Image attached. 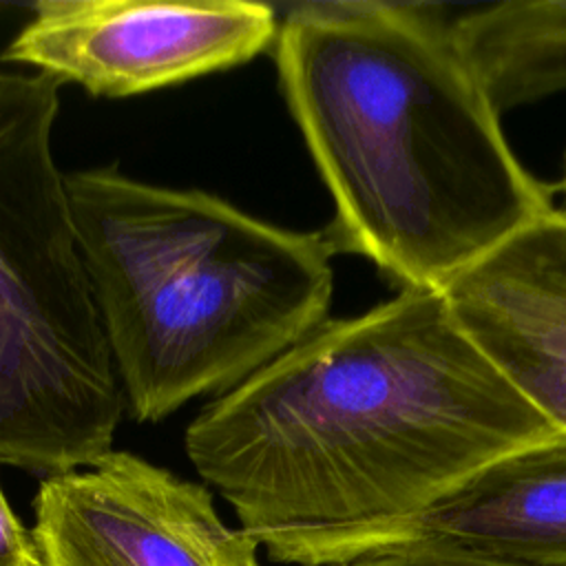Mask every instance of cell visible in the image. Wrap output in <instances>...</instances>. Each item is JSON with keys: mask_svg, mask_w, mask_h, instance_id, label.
<instances>
[{"mask_svg": "<svg viewBox=\"0 0 566 566\" xmlns=\"http://www.w3.org/2000/svg\"><path fill=\"white\" fill-rule=\"evenodd\" d=\"M557 433L471 343L442 292L400 290L321 323L217 396L184 444L272 562L327 566Z\"/></svg>", "mask_w": 566, "mask_h": 566, "instance_id": "1", "label": "cell"}, {"mask_svg": "<svg viewBox=\"0 0 566 566\" xmlns=\"http://www.w3.org/2000/svg\"><path fill=\"white\" fill-rule=\"evenodd\" d=\"M436 4L305 2L279 18L281 93L334 199L336 252L442 292L553 212Z\"/></svg>", "mask_w": 566, "mask_h": 566, "instance_id": "2", "label": "cell"}, {"mask_svg": "<svg viewBox=\"0 0 566 566\" xmlns=\"http://www.w3.org/2000/svg\"><path fill=\"white\" fill-rule=\"evenodd\" d=\"M126 413L159 422L226 394L327 318L334 241L117 164L64 172Z\"/></svg>", "mask_w": 566, "mask_h": 566, "instance_id": "3", "label": "cell"}, {"mask_svg": "<svg viewBox=\"0 0 566 566\" xmlns=\"http://www.w3.org/2000/svg\"><path fill=\"white\" fill-rule=\"evenodd\" d=\"M60 86L0 71V464L44 475L108 453L126 411L53 155Z\"/></svg>", "mask_w": 566, "mask_h": 566, "instance_id": "4", "label": "cell"}, {"mask_svg": "<svg viewBox=\"0 0 566 566\" xmlns=\"http://www.w3.org/2000/svg\"><path fill=\"white\" fill-rule=\"evenodd\" d=\"M274 7L245 0H42L0 53L95 97H130L239 66L276 40Z\"/></svg>", "mask_w": 566, "mask_h": 566, "instance_id": "5", "label": "cell"}, {"mask_svg": "<svg viewBox=\"0 0 566 566\" xmlns=\"http://www.w3.org/2000/svg\"><path fill=\"white\" fill-rule=\"evenodd\" d=\"M38 566H261L212 493L130 451L46 475L33 500Z\"/></svg>", "mask_w": 566, "mask_h": 566, "instance_id": "6", "label": "cell"}, {"mask_svg": "<svg viewBox=\"0 0 566 566\" xmlns=\"http://www.w3.org/2000/svg\"><path fill=\"white\" fill-rule=\"evenodd\" d=\"M442 296L500 376L566 433V210L513 234Z\"/></svg>", "mask_w": 566, "mask_h": 566, "instance_id": "7", "label": "cell"}, {"mask_svg": "<svg viewBox=\"0 0 566 566\" xmlns=\"http://www.w3.org/2000/svg\"><path fill=\"white\" fill-rule=\"evenodd\" d=\"M405 548L566 566V433L497 458L418 515L343 546L327 566Z\"/></svg>", "mask_w": 566, "mask_h": 566, "instance_id": "8", "label": "cell"}, {"mask_svg": "<svg viewBox=\"0 0 566 566\" xmlns=\"http://www.w3.org/2000/svg\"><path fill=\"white\" fill-rule=\"evenodd\" d=\"M451 38L497 115L566 91V0L478 7Z\"/></svg>", "mask_w": 566, "mask_h": 566, "instance_id": "9", "label": "cell"}, {"mask_svg": "<svg viewBox=\"0 0 566 566\" xmlns=\"http://www.w3.org/2000/svg\"><path fill=\"white\" fill-rule=\"evenodd\" d=\"M334 566H520L491 557L455 553V551H431V548H405L369 553Z\"/></svg>", "mask_w": 566, "mask_h": 566, "instance_id": "10", "label": "cell"}, {"mask_svg": "<svg viewBox=\"0 0 566 566\" xmlns=\"http://www.w3.org/2000/svg\"><path fill=\"white\" fill-rule=\"evenodd\" d=\"M0 566H38L31 533L11 511L0 486Z\"/></svg>", "mask_w": 566, "mask_h": 566, "instance_id": "11", "label": "cell"}, {"mask_svg": "<svg viewBox=\"0 0 566 566\" xmlns=\"http://www.w3.org/2000/svg\"><path fill=\"white\" fill-rule=\"evenodd\" d=\"M564 190H566V177H564ZM566 210V208H564Z\"/></svg>", "mask_w": 566, "mask_h": 566, "instance_id": "12", "label": "cell"}]
</instances>
